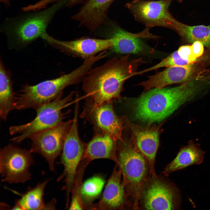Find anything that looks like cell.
Listing matches in <instances>:
<instances>
[{
	"instance_id": "cb8c5ba5",
	"label": "cell",
	"mask_w": 210,
	"mask_h": 210,
	"mask_svg": "<svg viewBox=\"0 0 210 210\" xmlns=\"http://www.w3.org/2000/svg\"><path fill=\"white\" fill-rule=\"evenodd\" d=\"M104 183L102 177L95 176L88 179L82 184L81 193L85 209H92L93 204L91 202L100 195Z\"/></svg>"
},
{
	"instance_id": "7c38bea8",
	"label": "cell",
	"mask_w": 210,
	"mask_h": 210,
	"mask_svg": "<svg viewBox=\"0 0 210 210\" xmlns=\"http://www.w3.org/2000/svg\"><path fill=\"white\" fill-rule=\"evenodd\" d=\"M112 103L106 102L97 106L86 104L81 117L91 122L97 132L105 133L117 142H123L124 116L116 115Z\"/></svg>"
},
{
	"instance_id": "5bb4252c",
	"label": "cell",
	"mask_w": 210,
	"mask_h": 210,
	"mask_svg": "<svg viewBox=\"0 0 210 210\" xmlns=\"http://www.w3.org/2000/svg\"><path fill=\"white\" fill-rule=\"evenodd\" d=\"M150 28L146 27L141 32L133 33L125 30L116 24L112 23L107 32V38L112 40L113 45L110 49L120 54H138L152 51L145 45L141 38L156 39L158 36L150 32Z\"/></svg>"
},
{
	"instance_id": "ffe728a7",
	"label": "cell",
	"mask_w": 210,
	"mask_h": 210,
	"mask_svg": "<svg viewBox=\"0 0 210 210\" xmlns=\"http://www.w3.org/2000/svg\"><path fill=\"white\" fill-rule=\"evenodd\" d=\"M205 153L199 144L190 141L187 146L180 149L176 158L167 164L162 173L165 176H168L176 171L193 165L200 164L204 159Z\"/></svg>"
},
{
	"instance_id": "44dd1931",
	"label": "cell",
	"mask_w": 210,
	"mask_h": 210,
	"mask_svg": "<svg viewBox=\"0 0 210 210\" xmlns=\"http://www.w3.org/2000/svg\"><path fill=\"white\" fill-rule=\"evenodd\" d=\"M16 94L13 88L10 74L1 61L0 63V117L5 121L9 113L15 109Z\"/></svg>"
},
{
	"instance_id": "d4e9b609",
	"label": "cell",
	"mask_w": 210,
	"mask_h": 210,
	"mask_svg": "<svg viewBox=\"0 0 210 210\" xmlns=\"http://www.w3.org/2000/svg\"><path fill=\"white\" fill-rule=\"evenodd\" d=\"M90 162L83 159L78 166L71 192V200L68 208L69 210H83L85 209L81 195V189L84 171Z\"/></svg>"
},
{
	"instance_id": "2e32d148",
	"label": "cell",
	"mask_w": 210,
	"mask_h": 210,
	"mask_svg": "<svg viewBox=\"0 0 210 210\" xmlns=\"http://www.w3.org/2000/svg\"><path fill=\"white\" fill-rule=\"evenodd\" d=\"M43 38L53 46L66 54L84 59L110 49L113 45L110 38L106 39L83 38L70 41L57 40L47 34Z\"/></svg>"
},
{
	"instance_id": "8992f818",
	"label": "cell",
	"mask_w": 210,
	"mask_h": 210,
	"mask_svg": "<svg viewBox=\"0 0 210 210\" xmlns=\"http://www.w3.org/2000/svg\"><path fill=\"white\" fill-rule=\"evenodd\" d=\"M75 94L74 91H72L64 97L60 96L41 106L36 110V117L30 122L10 127V134L11 135H17L10 141L15 143H20L63 122L69 112H64L63 110L69 105Z\"/></svg>"
},
{
	"instance_id": "7402d4cb",
	"label": "cell",
	"mask_w": 210,
	"mask_h": 210,
	"mask_svg": "<svg viewBox=\"0 0 210 210\" xmlns=\"http://www.w3.org/2000/svg\"><path fill=\"white\" fill-rule=\"evenodd\" d=\"M49 181V180L46 179L33 188H29L25 193L20 194V198L11 209H44L46 204L43 200L44 190Z\"/></svg>"
},
{
	"instance_id": "8fae6325",
	"label": "cell",
	"mask_w": 210,
	"mask_h": 210,
	"mask_svg": "<svg viewBox=\"0 0 210 210\" xmlns=\"http://www.w3.org/2000/svg\"><path fill=\"white\" fill-rule=\"evenodd\" d=\"M173 0H134L126 7L135 20L151 28L155 26L172 29L177 20L170 13L169 7Z\"/></svg>"
},
{
	"instance_id": "277c9868",
	"label": "cell",
	"mask_w": 210,
	"mask_h": 210,
	"mask_svg": "<svg viewBox=\"0 0 210 210\" xmlns=\"http://www.w3.org/2000/svg\"><path fill=\"white\" fill-rule=\"evenodd\" d=\"M118 141V165L123 176L128 205L133 209H139L141 192L150 175L149 164L132 138L129 141Z\"/></svg>"
},
{
	"instance_id": "30bf717a",
	"label": "cell",
	"mask_w": 210,
	"mask_h": 210,
	"mask_svg": "<svg viewBox=\"0 0 210 210\" xmlns=\"http://www.w3.org/2000/svg\"><path fill=\"white\" fill-rule=\"evenodd\" d=\"M73 120L62 122L58 125L42 131L29 139L31 141L30 150L43 157L47 161L50 171L54 172L56 159L61 155L67 135Z\"/></svg>"
},
{
	"instance_id": "d6986e66",
	"label": "cell",
	"mask_w": 210,
	"mask_h": 210,
	"mask_svg": "<svg viewBox=\"0 0 210 210\" xmlns=\"http://www.w3.org/2000/svg\"><path fill=\"white\" fill-rule=\"evenodd\" d=\"M113 1L88 0L72 18L93 30L105 21L107 10Z\"/></svg>"
},
{
	"instance_id": "6da1fadb",
	"label": "cell",
	"mask_w": 210,
	"mask_h": 210,
	"mask_svg": "<svg viewBox=\"0 0 210 210\" xmlns=\"http://www.w3.org/2000/svg\"><path fill=\"white\" fill-rule=\"evenodd\" d=\"M129 55L114 57L89 71L82 81L86 103L97 106L121 99L125 82L145 63L141 58L129 60Z\"/></svg>"
},
{
	"instance_id": "ba28073f",
	"label": "cell",
	"mask_w": 210,
	"mask_h": 210,
	"mask_svg": "<svg viewBox=\"0 0 210 210\" xmlns=\"http://www.w3.org/2000/svg\"><path fill=\"white\" fill-rule=\"evenodd\" d=\"M182 197L179 189L163 177L150 175L142 190L140 209L177 210L181 208Z\"/></svg>"
},
{
	"instance_id": "603a6c76",
	"label": "cell",
	"mask_w": 210,
	"mask_h": 210,
	"mask_svg": "<svg viewBox=\"0 0 210 210\" xmlns=\"http://www.w3.org/2000/svg\"><path fill=\"white\" fill-rule=\"evenodd\" d=\"M172 30L176 32L184 41L192 43L199 41L210 49V25L190 26L177 20Z\"/></svg>"
},
{
	"instance_id": "484cf974",
	"label": "cell",
	"mask_w": 210,
	"mask_h": 210,
	"mask_svg": "<svg viewBox=\"0 0 210 210\" xmlns=\"http://www.w3.org/2000/svg\"><path fill=\"white\" fill-rule=\"evenodd\" d=\"M204 46L202 43L197 41L191 45L181 46L176 51L179 58L186 66L199 61L204 52Z\"/></svg>"
},
{
	"instance_id": "9a60e30c",
	"label": "cell",
	"mask_w": 210,
	"mask_h": 210,
	"mask_svg": "<svg viewBox=\"0 0 210 210\" xmlns=\"http://www.w3.org/2000/svg\"><path fill=\"white\" fill-rule=\"evenodd\" d=\"M124 120L125 125L131 130V138L136 148L148 161L150 175L156 176L155 164L159 146V136L162 124L152 126L149 125L144 127L132 123L125 116H124Z\"/></svg>"
},
{
	"instance_id": "ac0fdd59",
	"label": "cell",
	"mask_w": 210,
	"mask_h": 210,
	"mask_svg": "<svg viewBox=\"0 0 210 210\" xmlns=\"http://www.w3.org/2000/svg\"><path fill=\"white\" fill-rule=\"evenodd\" d=\"M117 142L107 134L97 132L91 140L87 143L82 159L90 162L95 159H106L118 164Z\"/></svg>"
},
{
	"instance_id": "9c48e42d",
	"label": "cell",
	"mask_w": 210,
	"mask_h": 210,
	"mask_svg": "<svg viewBox=\"0 0 210 210\" xmlns=\"http://www.w3.org/2000/svg\"><path fill=\"white\" fill-rule=\"evenodd\" d=\"M32 153L9 144L0 151V173L3 182L24 183L30 180L29 168L33 163Z\"/></svg>"
},
{
	"instance_id": "5b68a950",
	"label": "cell",
	"mask_w": 210,
	"mask_h": 210,
	"mask_svg": "<svg viewBox=\"0 0 210 210\" xmlns=\"http://www.w3.org/2000/svg\"><path fill=\"white\" fill-rule=\"evenodd\" d=\"M67 0H61L48 8L22 17L7 19L3 25L6 33L19 44H27L46 33L49 23Z\"/></svg>"
},
{
	"instance_id": "83f0119b",
	"label": "cell",
	"mask_w": 210,
	"mask_h": 210,
	"mask_svg": "<svg viewBox=\"0 0 210 210\" xmlns=\"http://www.w3.org/2000/svg\"><path fill=\"white\" fill-rule=\"evenodd\" d=\"M56 201L53 199L49 202L46 204L44 209H54L55 208Z\"/></svg>"
},
{
	"instance_id": "4316f807",
	"label": "cell",
	"mask_w": 210,
	"mask_h": 210,
	"mask_svg": "<svg viewBox=\"0 0 210 210\" xmlns=\"http://www.w3.org/2000/svg\"><path fill=\"white\" fill-rule=\"evenodd\" d=\"M60 0H42L41 1V4L43 6L45 7L49 4ZM80 0H67L68 3L70 5L75 4Z\"/></svg>"
},
{
	"instance_id": "4dcf8cb0",
	"label": "cell",
	"mask_w": 210,
	"mask_h": 210,
	"mask_svg": "<svg viewBox=\"0 0 210 210\" xmlns=\"http://www.w3.org/2000/svg\"><path fill=\"white\" fill-rule=\"evenodd\" d=\"M177 0L179 1H180L181 0Z\"/></svg>"
},
{
	"instance_id": "f1b7e54d",
	"label": "cell",
	"mask_w": 210,
	"mask_h": 210,
	"mask_svg": "<svg viewBox=\"0 0 210 210\" xmlns=\"http://www.w3.org/2000/svg\"><path fill=\"white\" fill-rule=\"evenodd\" d=\"M10 0H0L1 2L4 3L6 6H9V4Z\"/></svg>"
},
{
	"instance_id": "4fadbf2b",
	"label": "cell",
	"mask_w": 210,
	"mask_h": 210,
	"mask_svg": "<svg viewBox=\"0 0 210 210\" xmlns=\"http://www.w3.org/2000/svg\"><path fill=\"white\" fill-rule=\"evenodd\" d=\"M206 71L203 64L199 61L186 66L167 67L149 76L147 80L137 85L143 86L145 91L153 88H163L172 84L202 78Z\"/></svg>"
},
{
	"instance_id": "52a82bcc",
	"label": "cell",
	"mask_w": 210,
	"mask_h": 210,
	"mask_svg": "<svg viewBox=\"0 0 210 210\" xmlns=\"http://www.w3.org/2000/svg\"><path fill=\"white\" fill-rule=\"evenodd\" d=\"M79 108L78 106H75L73 123L65 139L58 162L63 166L64 169L57 181L59 182L63 180L64 185L62 189L65 192L67 204L69 203L70 196L71 194L77 171L87 144L81 140L79 135Z\"/></svg>"
},
{
	"instance_id": "3957f363",
	"label": "cell",
	"mask_w": 210,
	"mask_h": 210,
	"mask_svg": "<svg viewBox=\"0 0 210 210\" xmlns=\"http://www.w3.org/2000/svg\"><path fill=\"white\" fill-rule=\"evenodd\" d=\"M93 65L92 60L85 59L80 66L69 74L34 85L26 84L16 94L15 109L36 110L62 96L64 89L83 81Z\"/></svg>"
},
{
	"instance_id": "e0dca14e",
	"label": "cell",
	"mask_w": 210,
	"mask_h": 210,
	"mask_svg": "<svg viewBox=\"0 0 210 210\" xmlns=\"http://www.w3.org/2000/svg\"><path fill=\"white\" fill-rule=\"evenodd\" d=\"M115 165L99 202L94 204V209H123L128 206L125 186L122 182L121 172Z\"/></svg>"
},
{
	"instance_id": "f546056e",
	"label": "cell",
	"mask_w": 210,
	"mask_h": 210,
	"mask_svg": "<svg viewBox=\"0 0 210 210\" xmlns=\"http://www.w3.org/2000/svg\"><path fill=\"white\" fill-rule=\"evenodd\" d=\"M207 77L209 81V83L210 84V73H209V74L207 76Z\"/></svg>"
},
{
	"instance_id": "7a4b0ae2",
	"label": "cell",
	"mask_w": 210,
	"mask_h": 210,
	"mask_svg": "<svg viewBox=\"0 0 210 210\" xmlns=\"http://www.w3.org/2000/svg\"><path fill=\"white\" fill-rule=\"evenodd\" d=\"M195 80L170 88H154L133 99L134 115L138 120L149 125L160 122L201 90L203 86Z\"/></svg>"
}]
</instances>
